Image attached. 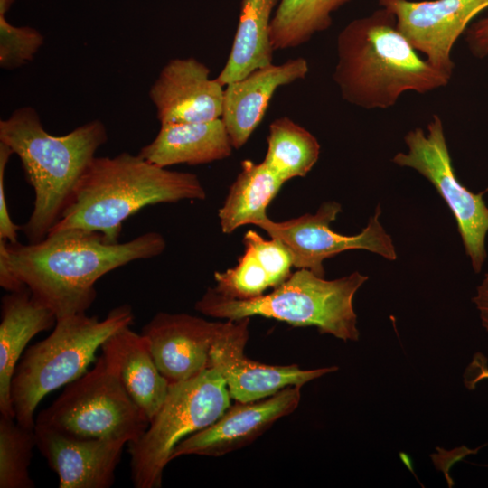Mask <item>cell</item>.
Here are the masks:
<instances>
[{"mask_svg": "<svg viewBox=\"0 0 488 488\" xmlns=\"http://www.w3.org/2000/svg\"><path fill=\"white\" fill-rule=\"evenodd\" d=\"M165 246L155 231L110 243L100 233L81 229L52 231L33 243L0 240V286L8 292L27 287L57 319L86 313L100 277L132 261L156 257Z\"/></svg>", "mask_w": 488, "mask_h": 488, "instance_id": "cell-1", "label": "cell"}, {"mask_svg": "<svg viewBox=\"0 0 488 488\" xmlns=\"http://www.w3.org/2000/svg\"><path fill=\"white\" fill-rule=\"evenodd\" d=\"M336 55L333 80L343 99L364 109L391 108L407 91L425 94L450 80L420 57L382 7L341 30Z\"/></svg>", "mask_w": 488, "mask_h": 488, "instance_id": "cell-2", "label": "cell"}, {"mask_svg": "<svg viewBox=\"0 0 488 488\" xmlns=\"http://www.w3.org/2000/svg\"><path fill=\"white\" fill-rule=\"evenodd\" d=\"M194 174L168 170L123 152L95 156L81 175L61 219L51 230L81 229L117 243L124 221L141 209L183 200H204Z\"/></svg>", "mask_w": 488, "mask_h": 488, "instance_id": "cell-3", "label": "cell"}, {"mask_svg": "<svg viewBox=\"0 0 488 488\" xmlns=\"http://www.w3.org/2000/svg\"><path fill=\"white\" fill-rule=\"evenodd\" d=\"M107 141V127L99 119L53 136L31 106L0 120V142L19 157L34 192L33 211L22 226L29 242L44 239L59 221L81 175Z\"/></svg>", "mask_w": 488, "mask_h": 488, "instance_id": "cell-4", "label": "cell"}, {"mask_svg": "<svg viewBox=\"0 0 488 488\" xmlns=\"http://www.w3.org/2000/svg\"><path fill=\"white\" fill-rule=\"evenodd\" d=\"M368 277L354 271L327 280L301 268L267 294L250 299H234L208 288L195 304L202 314L238 320L262 316L293 326H315L343 341H358L357 315L353 297Z\"/></svg>", "mask_w": 488, "mask_h": 488, "instance_id": "cell-5", "label": "cell"}, {"mask_svg": "<svg viewBox=\"0 0 488 488\" xmlns=\"http://www.w3.org/2000/svg\"><path fill=\"white\" fill-rule=\"evenodd\" d=\"M133 321V310L127 304L112 309L104 319L86 313L57 319L52 332L27 348L16 366L11 383L16 421L34 428L41 400L87 372L102 343Z\"/></svg>", "mask_w": 488, "mask_h": 488, "instance_id": "cell-6", "label": "cell"}, {"mask_svg": "<svg viewBox=\"0 0 488 488\" xmlns=\"http://www.w3.org/2000/svg\"><path fill=\"white\" fill-rule=\"evenodd\" d=\"M226 382L214 368L170 384L164 402L145 433L128 443L131 480L136 488H159L178 443L214 423L230 407Z\"/></svg>", "mask_w": 488, "mask_h": 488, "instance_id": "cell-7", "label": "cell"}, {"mask_svg": "<svg viewBox=\"0 0 488 488\" xmlns=\"http://www.w3.org/2000/svg\"><path fill=\"white\" fill-rule=\"evenodd\" d=\"M35 424L80 438L138 439L149 420L127 394L115 364L101 352L94 367L67 384Z\"/></svg>", "mask_w": 488, "mask_h": 488, "instance_id": "cell-8", "label": "cell"}, {"mask_svg": "<svg viewBox=\"0 0 488 488\" xmlns=\"http://www.w3.org/2000/svg\"><path fill=\"white\" fill-rule=\"evenodd\" d=\"M404 141L408 151L396 154L392 162L416 170L433 184L452 211L465 254L479 274L487 258L488 206L483 192H471L457 179L438 115H433L427 132L416 127L405 135Z\"/></svg>", "mask_w": 488, "mask_h": 488, "instance_id": "cell-9", "label": "cell"}, {"mask_svg": "<svg viewBox=\"0 0 488 488\" xmlns=\"http://www.w3.org/2000/svg\"><path fill=\"white\" fill-rule=\"evenodd\" d=\"M341 211L340 203L328 201L323 202L314 214L280 222L267 217L256 226L286 246L292 255L293 267L311 270L322 277L325 275L323 262L346 250L364 249L388 260L397 259L392 239L379 220L380 204L361 231L352 236L337 233L330 227Z\"/></svg>", "mask_w": 488, "mask_h": 488, "instance_id": "cell-10", "label": "cell"}, {"mask_svg": "<svg viewBox=\"0 0 488 488\" xmlns=\"http://www.w3.org/2000/svg\"><path fill=\"white\" fill-rule=\"evenodd\" d=\"M249 318L222 322L210 350L209 368L221 373L230 398L237 402L263 399L285 388L302 387L338 370L335 366L303 370L297 365H267L249 359L244 348L249 339Z\"/></svg>", "mask_w": 488, "mask_h": 488, "instance_id": "cell-11", "label": "cell"}, {"mask_svg": "<svg viewBox=\"0 0 488 488\" xmlns=\"http://www.w3.org/2000/svg\"><path fill=\"white\" fill-rule=\"evenodd\" d=\"M390 12L398 29L426 55L435 69L451 79L452 49L470 21L488 8V0H378Z\"/></svg>", "mask_w": 488, "mask_h": 488, "instance_id": "cell-12", "label": "cell"}, {"mask_svg": "<svg viewBox=\"0 0 488 488\" xmlns=\"http://www.w3.org/2000/svg\"><path fill=\"white\" fill-rule=\"evenodd\" d=\"M300 400L301 387L290 386L263 399L237 402L214 423L178 443L170 460L189 455L218 457L245 447L293 413Z\"/></svg>", "mask_w": 488, "mask_h": 488, "instance_id": "cell-13", "label": "cell"}, {"mask_svg": "<svg viewBox=\"0 0 488 488\" xmlns=\"http://www.w3.org/2000/svg\"><path fill=\"white\" fill-rule=\"evenodd\" d=\"M193 57L170 60L149 89L160 124L211 121L221 117L224 89Z\"/></svg>", "mask_w": 488, "mask_h": 488, "instance_id": "cell-14", "label": "cell"}, {"mask_svg": "<svg viewBox=\"0 0 488 488\" xmlns=\"http://www.w3.org/2000/svg\"><path fill=\"white\" fill-rule=\"evenodd\" d=\"M222 322L188 314L157 313L142 329L155 362L170 384L188 380L209 368L211 347Z\"/></svg>", "mask_w": 488, "mask_h": 488, "instance_id": "cell-15", "label": "cell"}, {"mask_svg": "<svg viewBox=\"0 0 488 488\" xmlns=\"http://www.w3.org/2000/svg\"><path fill=\"white\" fill-rule=\"evenodd\" d=\"M36 448L60 488H109L126 444L123 439L80 438L35 424Z\"/></svg>", "mask_w": 488, "mask_h": 488, "instance_id": "cell-16", "label": "cell"}, {"mask_svg": "<svg viewBox=\"0 0 488 488\" xmlns=\"http://www.w3.org/2000/svg\"><path fill=\"white\" fill-rule=\"evenodd\" d=\"M306 59L298 57L281 64L257 69L224 89L223 121L233 148L242 147L263 119L276 90L305 78Z\"/></svg>", "mask_w": 488, "mask_h": 488, "instance_id": "cell-17", "label": "cell"}, {"mask_svg": "<svg viewBox=\"0 0 488 488\" xmlns=\"http://www.w3.org/2000/svg\"><path fill=\"white\" fill-rule=\"evenodd\" d=\"M57 322L54 313L24 287L1 299L0 322V415L15 418L11 383L28 343Z\"/></svg>", "mask_w": 488, "mask_h": 488, "instance_id": "cell-18", "label": "cell"}, {"mask_svg": "<svg viewBox=\"0 0 488 488\" xmlns=\"http://www.w3.org/2000/svg\"><path fill=\"white\" fill-rule=\"evenodd\" d=\"M101 352L113 361L127 394L150 422L164 402L170 383L158 370L146 338L126 326L102 343Z\"/></svg>", "mask_w": 488, "mask_h": 488, "instance_id": "cell-19", "label": "cell"}, {"mask_svg": "<svg viewBox=\"0 0 488 488\" xmlns=\"http://www.w3.org/2000/svg\"><path fill=\"white\" fill-rule=\"evenodd\" d=\"M233 146L221 118L162 124L155 139L138 155L161 167L197 165L230 156Z\"/></svg>", "mask_w": 488, "mask_h": 488, "instance_id": "cell-20", "label": "cell"}, {"mask_svg": "<svg viewBox=\"0 0 488 488\" xmlns=\"http://www.w3.org/2000/svg\"><path fill=\"white\" fill-rule=\"evenodd\" d=\"M277 3V0H241L231 50L217 77L223 86L273 63L270 23Z\"/></svg>", "mask_w": 488, "mask_h": 488, "instance_id": "cell-21", "label": "cell"}, {"mask_svg": "<svg viewBox=\"0 0 488 488\" xmlns=\"http://www.w3.org/2000/svg\"><path fill=\"white\" fill-rule=\"evenodd\" d=\"M283 184L263 162L242 161L241 170L219 210L221 230L229 234L267 218V208Z\"/></svg>", "mask_w": 488, "mask_h": 488, "instance_id": "cell-22", "label": "cell"}, {"mask_svg": "<svg viewBox=\"0 0 488 488\" xmlns=\"http://www.w3.org/2000/svg\"><path fill=\"white\" fill-rule=\"evenodd\" d=\"M267 151L263 163L283 183L305 176L320 155L316 137L287 117L269 125Z\"/></svg>", "mask_w": 488, "mask_h": 488, "instance_id": "cell-23", "label": "cell"}, {"mask_svg": "<svg viewBox=\"0 0 488 488\" xmlns=\"http://www.w3.org/2000/svg\"><path fill=\"white\" fill-rule=\"evenodd\" d=\"M352 0H280L270 23L274 51L296 48L333 23V14Z\"/></svg>", "mask_w": 488, "mask_h": 488, "instance_id": "cell-24", "label": "cell"}, {"mask_svg": "<svg viewBox=\"0 0 488 488\" xmlns=\"http://www.w3.org/2000/svg\"><path fill=\"white\" fill-rule=\"evenodd\" d=\"M36 447L34 428L0 415V488H33L29 466Z\"/></svg>", "mask_w": 488, "mask_h": 488, "instance_id": "cell-25", "label": "cell"}, {"mask_svg": "<svg viewBox=\"0 0 488 488\" xmlns=\"http://www.w3.org/2000/svg\"><path fill=\"white\" fill-rule=\"evenodd\" d=\"M216 292L234 299H250L262 296L272 287L268 275L256 258L252 250L245 247L238 265L224 272H215Z\"/></svg>", "mask_w": 488, "mask_h": 488, "instance_id": "cell-26", "label": "cell"}, {"mask_svg": "<svg viewBox=\"0 0 488 488\" xmlns=\"http://www.w3.org/2000/svg\"><path fill=\"white\" fill-rule=\"evenodd\" d=\"M44 38L30 26L11 24L0 15V67L12 70L32 61L43 44Z\"/></svg>", "mask_w": 488, "mask_h": 488, "instance_id": "cell-27", "label": "cell"}, {"mask_svg": "<svg viewBox=\"0 0 488 488\" xmlns=\"http://www.w3.org/2000/svg\"><path fill=\"white\" fill-rule=\"evenodd\" d=\"M245 247L250 249L256 258L269 277L275 288L291 275L293 258L286 246L279 239H264L254 230L246 232L243 238Z\"/></svg>", "mask_w": 488, "mask_h": 488, "instance_id": "cell-28", "label": "cell"}, {"mask_svg": "<svg viewBox=\"0 0 488 488\" xmlns=\"http://www.w3.org/2000/svg\"><path fill=\"white\" fill-rule=\"evenodd\" d=\"M12 155L14 153L10 147L0 142V240L16 243L18 231L22 230V226L16 225L11 218L5 187V168Z\"/></svg>", "mask_w": 488, "mask_h": 488, "instance_id": "cell-29", "label": "cell"}, {"mask_svg": "<svg viewBox=\"0 0 488 488\" xmlns=\"http://www.w3.org/2000/svg\"><path fill=\"white\" fill-rule=\"evenodd\" d=\"M468 48L477 58L488 55V17L474 23L467 31L465 37Z\"/></svg>", "mask_w": 488, "mask_h": 488, "instance_id": "cell-30", "label": "cell"}, {"mask_svg": "<svg viewBox=\"0 0 488 488\" xmlns=\"http://www.w3.org/2000/svg\"><path fill=\"white\" fill-rule=\"evenodd\" d=\"M472 301L479 312L482 326L488 333V273L476 287V293Z\"/></svg>", "mask_w": 488, "mask_h": 488, "instance_id": "cell-31", "label": "cell"}, {"mask_svg": "<svg viewBox=\"0 0 488 488\" xmlns=\"http://www.w3.org/2000/svg\"><path fill=\"white\" fill-rule=\"evenodd\" d=\"M14 0H0V15H5Z\"/></svg>", "mask_w": 488, "mask_h": 488, "instance_id": "cell-32", "label": "cell"}, {"mask_svg": "<svg viewBox=\"0 0 488 488\" xmlns=\"http://www.w3.org/2000/svg\"><path fill=\"white\" fill-rule=\"evenodd\" d=\"M483 378H488V371L487 370H485L484 372L480 374V376L478 377V380H481V379H483Z\"/></svg>", "mask_w": 488, "mask_h": 488, "instance_id": "cell-33", "label": "cell"}]
</instances>
